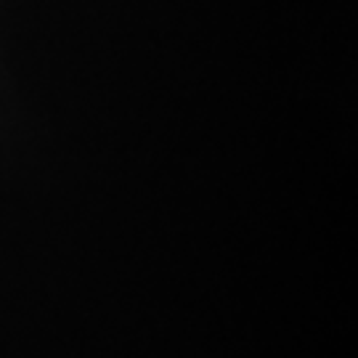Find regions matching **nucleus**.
Segmentation results:
<instances>
[]
</instances>
